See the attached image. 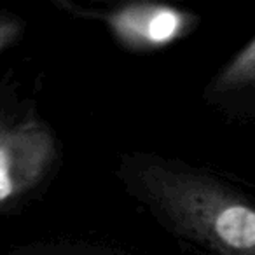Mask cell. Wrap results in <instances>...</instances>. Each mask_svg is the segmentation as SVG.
I'll list each match as a JSON object with an SVG mask.
<instances>
[{"label": "cell", "mask_w": 255, "mask_h": 255, "mask_svg": "<svg viewBox=\"0 0 255 255\" xmlns=\"http://www.w3.org/2000/svg\"><path fill=\"white\" fill-rule=\"evenodd\" d=\"M11 255H39V254H11Z\"/></svg>", "instance_id": "obj_6"}, {"label": "cell", "mask_w": 255, "mask_h": 255, "mask_svg": "<svg viewBox=\"0 0 255 255\" xmlns=\"http://www.w3.org/2000/svg\"><path fill=\"white\" fill-rule=\"evenodd\" d=\"M208 89L212 96L255 89V37L217 72Z\"/></svg>", "instance_id": "obj_4"}, {"label": "cell", "mask_w": 255, "mask_h": 255, "mask_svg": "<svg viewBox=\"0 0 255 255\" xmlns=\"http://www.w3.org/2000/svg\"><path fill=\"white\" fill-rule=\"evenodd\" d=\"M63 9L77 18L102 21L112 39L133 53H150L173 46L191 35L199 25L196 12L150 0H131L98 11L74 4H63Z\"/></svg>", "instance_id": "obj_3"}, {"label": "cell", "mask_w": 255, "mask_h": 255, "mask_svg": "<svg viewBox=\"0 0 255 255\" xmlns=\"http://www.w3.org/2000/svg\"><path fill=\"white\" fill-rule=\"evenodd\" d=\"M129 191L171 233L215 255H255V201L219 178L177 161L129 157Z\"/></svg>", "instance_id": "obj_1"}, {"label": "cell", "mask_w": 255, "mask_h": 255, "mask_svg": "<svg viewBox=\"0 0 255 255\" xmlns=\"http://www.w3.org/2000/svg\"><path fill=\"white\" fill-rule=\"evenodd\" d=\"M60 163V142L47 121L0 88V215L19 210L44 189Z\"/></svg>", "instance_id": "obj_2"}, {"label": "cell", "mask_w": 255, "mask_h": 255, "mask_svg": "<svg viewBox=\"0 0 255 255\" xmlns=\"http://www.w3.org/2000/svg\"><path fill=\"white\" fill-rule=\"evenodd\" d=\"M25 28V21L18 14L9 11H0V54L21 39Z\"/></svg>", "instance_id": "obj_5"}]
</instances>
